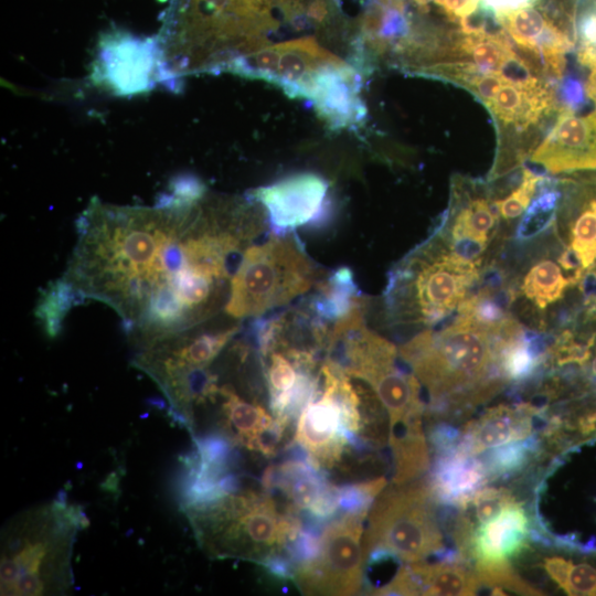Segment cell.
<instances>
[{
	"instance_id": "cell-1",
	"label": "cell",
	"mask_w": 596,
	"mask_h": 596,
	"mask_svg": "<svg viewBox=\"0 0 596 596\" xmlns=\"http://www.w3.org/2000/svg\"><path fill=\"white\" fill-rule=\"evenodd\" d=\"M76 231L62 278L79 302L113 308L142 349L226 305L232 260L242 258L254 226L233 201L204 196L189 204L163 193L153 207L93 200Z\"/></svg>"
},
{
	"instance_id": "cell-2",
	"label": "cell",
	"mask_w": 596,
	"mask_h": 596,
	"mask_svg": "<svg viewBox=\"0 0 596 596\" xmlns=\"http://www.w3.org/2000/svg\"><path fill=\"white\" fill-rule=\"evenodd\" d=\"M504 326L491 329L456 315L439 330L416 334L400 347L398 354L427 389L436 409L465 411L488 401L508 383L499 358Z\"/></svg>"
},
{
	"instance_id": "cell-3",
	"label": "cell",
	"mask_w": 596,
	"mask_h": 596,
	"mask_svg": "<svg viewBox=\"0 0 596 596\" xmlns=\"http://www.w3.org/2000/svg\"><path fill=\"white\" fill-rule=\"evenodd\" d=\"M84 519L77 507L58 501L15 515L1 540V595L65 594L73 584L71 558Z\"/></svg>"
},
{
	"instance_id": "cell-4",
	"label": "cell",
	"mask_w": 596,
	"mask_h": 596,
	"mask_svg": "<svg viewBox=\"0 0 596 596\" xmlns=\"http://www.w3.org/2000/svg\"><path fill=\"white\" fill-rule=\"evenodd\" d=\"M487 267L461 257L433 232L391 270L387 316L397 324L434 327L457 315Z\"/></svg>"
},
{
	"instance_id": "cell-5",
	"label": "cell",
	"mask_w": 596,
	"mask_h": 596,
	"mask_svg": "<svg viewBox=\"0 0 596 596\" xmlns=\"http://www.w3.org/2000/svg\"><path fill=\"white\" fill-rule=\"evenodd\" d=\"M203 550L217 558H242L267 565L294 550L302 529L276 502L252 490L231 491L213 500L184 504Z\"/></svg>"
},
{
	"instance_id": "cell-6",
	"label": "cell",
	"mask_w": 596,
	"mask_h": 596,
	"mask_svg": "<svg viewBox=\"0 0 596 596\" xmlns=\"http://www.w3.org/2000/svg\"><path fill=\"white\" fill-rule=\"evenodd\" d=\"M330 348H340L333 360L351 379L370 386L389 415V444L423 433L424 405L418 379L396 362V347L365 327L364 319L338 327ZM332 360V359H331Z\"/></svg>"
},
{
	"instance_id": "cell-7",
	"label": "cell",
	"mask_w": 596,
	"mask_h": 596,
	"mask_svg": "<svg viewBox=\"0 0 596 596\" xmlns=\"http://www.w3.org/2000/svg\"><path fill=\"white\" fill-rule=\"evenodd\" d=\"M318 276L294 232L274 234L244 251L231 279L225 312L236 319L263 316L310 290Z\"/></svg>"
},
{
	"instance_id": "cell-8",
	"label": "cell",
	"mask_w": 596,
	"mask_h": 596,
	"mask_svg": "<svg viewBox=\"0 0 596 596\" xmlns=\"http://www.w3.org/2000/svg\"><path fill=\"white\" fill-rule=\"evenodd\" d=\"M429 485H393L371 505L363 538L365 564L394 556L422 562L445 550Z\"/></svg>"
},
{
	"instance_id": "cell-9",
	"label": "cell",
	"mask_w": 596,
	"mask_h": 596,
	"mask_svg": "<svg viewBox=\"0 0 596 596\" xmlns=\"http://www.w3.org/2000/svg\"><path fill=\"white\" fill-rule=\"evenodd\" d=\"M359 390L330 358L321 366L320 382L301 409L295 438L317 467L331 469L352 448H359L365 416Z\"/></svg>"
},
{
	"instance_id": "cell-10",
	"label": "cell",
	"mask_w": 596,
	"mask_h": 596,
	"mask_svg": "<svg viewBox=\"0 0 596 596\" xmlns=\"http://www.w3.org/2000/svg\"><path fill=\"white\" fill-rule=\"evenodd\" d=\"M556 184L550 223L557 262L585 300L596 298V169L566 173Z\"/></svg>"
},
{
	"instance_id": "cell-11",
	"label": "cell",
	"mask_w": 596,
	"mask_h": 596,
	"mask_svg": "<svg viewBox=\"0 0 596 596\" xmlns=\"http://www.w3.org/2000/svg\"><path fill=\"white\" fill-rule=\"evenodd\" d=\"M496 199L488 181L453 175L448 207L434 232L461 257L488 266L502 245Z\"/></svg>"
},
{
	"instance_id": "cell-12",
	"label": "cell",
	"mask_w": 596,
	"mask_h": 596,
	"mask_svg": "<svg viewBox=\"0 0 596 596\" xmlns=\"http://www.w3.org/2000/svg\"><path fill=\"white\" fill-rule=\"evenodd\" d=\"M369 511H347L326 525L316 553L297 565L294 578L306 594L353 595L362 584L363 522Z\"/></svg>"
},
{
	"instance_id": "cell-13",
	"label": "cell",
	"mask_w": 596,
	"mask_h": 596,
	"mask_svg": "<svg viewBox=\"0 0 596 596\" xmlns=\"http://www.w3.org/2000/svg\"><path fill=\"white\" fill-rule=\"evenodd\" d=\"M238 329L233 326L190 336L184 332L140 350L135 359L136 366L157 382L175 418L188 412L195 377L216 359Z\"/></svg>"
},
{
	"instance_id": "cell-14",
	"label": "cell",
	"mask_w": 596,
	"mask_h": 596,
	"mask_svg": "<svg viewBox=\"0 0 596 596\" xmlns=\"http://www.w3.org/2000/svg\"><path fill=\"white\" fill-rule=\"evenodd\" d=\"M529 523L525 510L513 500L493 519L471 529L459 551L475 561V571L482 584L523 595L533 592L509 562L528 546Z\"/></svg>"
},
{
	"instance_id": "cell-15",
	"label": "cell",
	"mask_w": 596,
	"mask_h": 596,
	"mask_svg": "<svg viewBox=\"0 0 596 596\" xmlns=\"http://www.w3.org/2000/svg\"><path fill=\"white\" fill-rule=\"evenodd\" d=\"M92 75L96 84L117 95L145 93L159 82L175 83L158 40L123 31L102 36Z\"/></svg>"
},
{
	"instance_id": "cell-16",
	"label": "cell",
	"mask_w": 596,
	"mask_h": 596,
	"mask_svg": "<svg viewBox=\"0 0 596 596\" xmlns=\"http://www.w3.org/2000/svg\"><path fill=\"white\" fill-rule=\"evenodd\" d=\"M577 4L578 0H539L496 20L515 45L538 54L562 81L565 54L576 47Z\"/></svg>"
},
{
	"instance_id": "cell-17",
	"label": "cell",
	"mask_w": 596,
	"mask_h": 596,
	"mask_svg": "<svg viewBox=\"0 0 596 596\" xmlns=\"http://www.w3.org/2000/svg\"><path fill=\"white\" fill-rule=\"evenodd\" d=\"M329 182L320 174L300 172L248 192L262 204L274 234L292 233L306 224L323 222L329 211Z\"/></svg>"
},
{
	"instance_id": "cell-18",
	"label": "cell",
	"mask_w": 596,
	"mask_h": 596,
	"mask_svg": "<svg viewBox=\"0 0 596 596\" xmlns=\"http://www.w3.org/2000/svg\"><path fill=\"white\" fill-rule=\"evenodd\" d=\"M529 160L550 173L596 169V111L581 117L564 105Z\"/></svg>"
},
{
	"instance_id": "cell-19",
	"label": "cell",
	"mask_w": 596,
	"mask_h": 596,
	"mask_svg": "<svg viewBox=\"0 0 596 596\" xmlns=\"http://www.w3.org/2000/svg\"><path fill=\"white\" fill-rule=\"evenodd\" d=\"M361 76L354 65L329 66L315 73L299 88L297 98L311 100L331 129L358 126L366 116L360 98Z\"/></svg>"
},
{
	"instance_id": "cell-20",
	"label": "cell",
	"mask_w": 596,
	"mask_h": 596,
	"mask_svg": "<svg viewBox=\"0 0 596 596\" xmlns=\"http://www.w3.org/2000/svg\"><path fill=\"white\" fill-rule=\"evenodd\" d=\"M209 395L220 398L221 426L227 440L267 456L276 451L275 445L285 430L263 406L245 400L230 385L217 386L216 379L203 400Z\"/></svg>"
},
{
	"instance_id": "cell-21",
	"label": "cell",
	"mask_w": 596,
	"mask_h": 596,
	"mask_svg": "<svg viewBox=\"0 0 596 596\" xmlns=\"http://www.w3.org/2000/svg\"><path fill=\"white\" fill-rule=\"evenodd\" d=\"M476 571L449 560L439 563L415 562L402 566L381 595H475L481 586Z\"/></svg>"
},
{
	"instance_id": "cell-22",
	"label": "cell",
	"mask_w": 596,
	"mask_h": 596,
	"mask_svg": "<svg viewBox=\"0 0 596 596\" xmlns=\"http://www.w3.org/2000/svg\"><path fill=\"white\" fill-rule=\"evenodd\" d=\"M536 413L538 408L529 404L488 408L483 415L465 427L454 451L475 456L491 448L523 440L532 433V417Z\"/></svg>"
},
{
	"instance_id": "cell-23",
	"label": "cell",
	"mask_w": 596,
	"mask_h": 596,
	"mask_svg": "<svg viewBox=\"0 0 596 596\" xmlns=\"http://www.w3.org/2000/svg\"><path fill=\"white\" fill-rule=\"evenodd\" d=\"M275 47L277 63L269 83L291 98H297L300 86L318 71L347 63L311 36L276 43Z\"/></svg>"
},
{
	"instance_id": "cell-24",
	"label": "cell",
	"mask_w": 596,
	"mask_h": 596,
	"mask_svg": "<svg viewBox=\"0 0 596 596\" xmlns=\"http://www.w3.org/2000/svg\"><path fill=\"white\" fill-rule=\"evenodd\" d=\"M488 479L483 462L449 450L437 460L429 486L436 500L464 508Z\"/></svg>"
},
{
	"instance_id": "cell-25",
	"label": "cell",
	"mask_w": 596,
	"mask_h": 596,
	"mask_svg": "<svg viewBox=\"0 0 596 596\" xmlns=\"http://www.w3.org/2000/svg\"><path fill=\"white\" fill-rule=\"evenodd\" d=\"M317 292L310 299L308 309L319 320L332 323L348 316L363 305L353 273L348 267L333 270L317 284Z\"/></svg>"
},
{
	"instance_id": "cell-26",
	"label": "cell",
	"mask_w": 596,
	"mask_h": 596,
	"mask_svg": "<svg viewBox=\"0 0 596 596\" xmlns=\"http://www.w3.org/2000/svg\"><path fill=\"white\" fill-rule=\"evenodd\" d=\"M547 575L568 595H596V570L558 556L544 558Z\"/></svg>"
},
{
	"instance_id": "cell-27",
	"label": "cell",
	"mask_w": 596,
	"mask_h": 596,
	"mask_svg": "<svg viewBox=\"0 0 596 596\" xmlns=\"http://www.w3.org/2000/svg\"><path fill=\"white\" fill-rule=\"evenodd\" d=\"M79 300L70 285L61 278L50 285L36 307V317L50 337H55L67 311Z\"/></svg>"
},
{
	"instance_id": "cell-28",
	"label": "cell",
	"mask_w": 596,
	"mask_h": 596,
	"mask_svg": "<svg viewBox=\"0 0 596 596\" xmlns=\"http://www.w3.org/2000/svg\"><path fill=\"white\" fill-rule=\"evenodd\" d=\"M544 175L533 172L526 167L521 168V179L513 185L510 193L496 199L501 222L509 223L524 214L538 192Z\"/></svg>"
},
{
	"instance_id": "cell-29",
	"label": "cell",
	"mask_w": 596,
	"mask_h": 596,
	"mask_svg": "<svg viewBox=\"0 0 596 596\" xmlns=\"http://www.w3.org/2000/svg\"><path fill=\"white\" fill-rule=\"evenodd\" d=\"M531 444L529 441H514L489 453L483 462L488 478L498 477L522 467L529 458L530 450L533 449Z\"/></svg>"
},
{
	"instance_id": "cell-30",
	"label": "cell",
	"mask_w": 596,
	"mask_h": 596,
	"mask_svg": "<svg viewBox=\"0 0 596 596\" xmlns=\"http://www.w3.org/2000/svg\"><path fill=\"white\" fill-rule=\"evenodd\" d=\"M513 500L511 492L504 488H481L468 503L472 504L477 521L485 523L498 515Z\"/></svg>"
},
{
	"instance_id": "cell-31",
	"label": "cell",
	"mask_w": 596,
	"mask_h": 596,
	"mask_svg": "<svg viewBox=\"0 0 596 596\" xmlns=\"http://www.w3.org/2000/svg\"><path fill=\"white\" fill-rule=\"evenodd\" d=\"M562 104L573 111H577L585 102L583 84L573 76H564L558 84Z\"/></svg>"
},
{
	"instance_id": "cell-32",
	"label": "cell",
	"mask_w": 596,
	"mask_h": 596,
	"mask_svg": "<svg viewBox=\"0 0 596 596\" xmlns=\"http://www.w3.org/2000/svg\"><path fill=\"white\" fill-rule=\"evenodd\" d=\"M450 22L472 14L479 7V0H432Z\"/></svg>"
},
{
	"instance_id": "cell-33",
	"label": "cell",
	"mask_w": 596,
	"mask_h": 596,
	"mask_svg": "<svg viewBox=\"0 0 596 596\" xmlns=\"http://www.w3.org/2000/svg\"><path fill=\"white\" fill-rule=\"evenodd\" d=\"M539 0H479V8L492 17L513 12L536 3Z\"/></svg>"
},
{
	"instance_id": "cell-34",
	"label": "cell",
	"mask_w": 596,
	"mask_h": 596,
	"mask_svg": "<svg viewBox=\"0 0 596 596\" xmlns=\"http://www.w3.org/2000/svg\"><path fill=\"white\" fill-rule=\"evenodd\" d=\"M329 0H312L307 7V17L317 23H323L329 17Z\"/></svg>"
},
{
	"instance_id": "cell-35",
	"label": "cell",
	"mask_w": 596,
	"mask_h": 596,
	"mask_svg": "<svg viewBox=\"0 0 596 596\" xmlns=\"http://www.w3.org/2000/svg\"><path fill=\"white\" fill-rule=\"evenodd\" d=\"M585 91L588 98H590L596 106V65L590 68V73L585 85Z\"/></svg>"
},
{
	"instance_id": "cell-36",
	"label": "cell",
	"mask_w": 596,
	"mask_h": 596,
	"mask_svg": "<svg viewBox=\"0 0 596 596\" xmlns=\"http://www.w3.org/2000/svg\"><path fill=\"white\" fill-rule=\"evenodd\" d=\"M579 427H581V432L583 434H589V433L596 430V424H595V422L593 419L592 414L584 415V416L581 417Z\"/></svg>"
},
{
	"instance_id": "cell-37",
	"label": "cell",
	"mask_w": 596,
	"mask_h": 596,
	"mask_svg": "<svg viewBox=\"0 0 596 596\" xmlns=\"http://www.w3.org/2000/svg\"><path fill=\"white\" fill-rule=\"evenodd\" d=\"M590 370H592V374L596 377V355L593 358L590 362Z\"/></svg>"
},
{
	"instance_id": "cell-38",
	"label": "cell",
	"mask_w": 596,
	"mask_h": 596,
	"mask_svg": "<svg viewBox=\"0 0 596 596\" xmlns=\"http://www.w3.org/2000/svg\"><path fill=\"white\" fill-rule=\"evenodd\" d=\"M592 416H593V419H594V422L596 424V412L592 413Z\"/></svg>"
}]
</instances>
